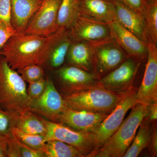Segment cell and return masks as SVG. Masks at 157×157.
Returning a JSON list of instances; mask_svg holds the SVG:
<instances>
[{
  "instance_id": "14",
  "label": "cell",
  "mask_w": 157,
  "mask_h": 157,
  "mask_svg": "<svg viewBox=\"0 0 157 157\" xmlns=\"http://www.w3.org/2000/svg\"><path fill=\"white\" fill-rule=\"evenodd\" d=\"M108 114L73 110L67 107L61 113L58 123L76 131L93 133Z\"/></svg>"
},
{
  "instance_id": "35",
  "label": "cell",
  "mask_w": 157,
  "mask_h": 157,
  "mask_svg": "<svg viewBox=\"0 0 157 157\" xmlns=\"http://www.w3.org/2000/svg\"><path fill=\"white\" fill-rule=\"evenodd\" d=\"M8 139L0 135V157H7Z\"/></svg>"
},
{
  "instance_id": "37",
  "label": "cell",
  "mask_w": 157,
  "mask_h": 157,
  "mask_svg": "<svg viewBox=\"0 0 157 157\" xmlns=\"http://www.w3.org/2000/svg\"><path fill=\"white\" fill-rule=\"evenodd\" d=\"M109 1H112V0H109Z\"/></svg>"
},
{
  "instance_id": "8",
  "label": "cell",
  "mask_w": 157,
  "mask_h": 157,
  "mask_svg": "<svg viewBox=\"0 0 157 157\" xmlns=\"http://www.w3.org/2000/svg\"><path fill=\"white\" fill-rule=\"evenodd\" d=\"M67 107L63 96L53 81L46 79L44 91L39 98L31 99L29 110L49 121L58 123L59 117Z\"/></svg>"
},
{
  "instance_id": "24",
  "label": "cell",
  "mask_w": 157,
  "mask_h": 157,
  "mask_svg": "<svg viewBox=\"0 0 157 157\" xmlns=\"http://www.w3.org/2000/svg\"><path fill=\"white\" fill-rule=\"evenodd\" d=\"M139 127L138 132L123 157L138 156L142 151L149 146L151 136L149 127L147 124L141 125V124Z\"/></svg>"
},
{
  "instance_id": "33",
  "label": "cell",
  "mask_w": 157,
  "mask_h": 157,
  "mask_svg": "<svg viewBox=\"0 0 157 157\" xmlns=\"http://www.w3.org/2000/svg\"><path fill=\"white\" fill-rule=\"evenodd\" d=\"M15 33L16 32L13 28L8 26L0 20V51L9 38Z\"/></svg>"
},
{
  "instance_id": "21",
  "label": "cell",
  "mask_w": 157,
  "mask_h": 157,
  "mask_svg": "<svg viewBox=\"0 0 157 157\" xmlns=\"http://www.w3.org/2000/svg\"><path fill=\"white\" fill-rule=\"evenodd\" d=\"M73 42L70 30H67L52 48L47 64L50 68L57 69L64 63L70 45Z\"/></svg>"
},
{
  "instance_id": "3",
  "label": "cell",
  "mask_w": 157,
  "mask_h": 157,
  "mask_svg": "<svg viewBox=\"0 0 157 157\" xmlns=\"http://www.w3.org/2000/svg\"><path fill=\"white\" fill-rule=\"evenodd\" d=\"M115 133L90 157H122L132 143L138 128L147 114V106L137 104L132 108Z\"/></svg>"
},
{
  "instance_id": "17",
  "label": "cell",
  "mask_w": 157,
  "mask_h": 157,
  "mask_svg": "<svg viewBox=\"0 0 157 157\" xmlns=\"http://www.w3.org/2000/svg\"><path fill=\"white\" fill-rule=\"evenodd\" d=\"M115 11V20L125 29L146 43L149 40L145 19L117 0H112Z\"/></svg>"
},
{
  "instance_id": "29",
  "label": "cell",
  "mask_w": 157,
  "mask_h": 157,
  "mask_svg": "<svg viewBox=\"0 0 157 157\" xmlns=\"http://www.w3.org/2000/svg\"><path fill=\"white\" fill-rule=\"evenodd\" d=\"M145 19L147 9L145 0H117Z\"/></svg>"
},
{
  "instance_id": "6",
  "label": "cell",
  "mask_w": 157,
  "mask_h": 157,
  "mask_svg": "<svg viewBox=\"0 0 157 157\" xmlns=\"http://www.w3.org/2000/svg\"><path fill=\"white\" fill-rule=\"evenodd\" d=\"M47 128V140H58L76 148L83 156L89 157L95 148V138L93 133L76 131L59 123L44 118Z\"/></svg>"
},
{
  "instance_id": "2",
  "label": "cell",
  "mask_w": 157,
  "mask_h": 157,
  "mask_svg": "<svg viewBox=\"0 0 157 157\" xmlns=\"http://www.w3.org/2000/svg\"><path fill=\"white\" fill-rule=\"evenodd\" d=\"M30 100L25 82L3 57H0V108L20 115L29 109Z\"/></svg>"
},
{
  "instance_id": "31",
  "label": "cell",
  "mask_w": 157,
  "mask_h": 157,
  "mask_svg": "<svg viewBox=\"0 0 157 157\" xmlns=\"http://www.w3.org/2000/svg\"><path fill=\"white\" fill-rule=\"evenodd\" d=\"M11 0H0V20L9 27L11 25Z\"/></svg>"
},
{
  "instance_id": "16",
  "label": "cell",
  "mask_w": 157,
  "mask_h": 157,
  "mask_svg": "<svg viewBox=\"0 0 157 157\" xmlns=\"http://www.w3.org/2000/svg\"><path fill=\"white\" fill-rule=\"evenodd\" d=\"M78 16L108 24L116 19L112 0H78Z\"/></svg>"
},
{
  "instance_id": "26",
  "label": "cell",
  "mask_w": 157,
  "mask_h": 157,
  "mask_svg": "<svg viewBox=\"0 0 157 157\" xmlns=\"http://www.w3.org/2000/svg\"><path fill=\"white\" fill-rule=\"evenodd\" d=\"M147 13L145 21L149 40L157 44V0H145Z\"/></svg>"
},
{
  "instance_id": "4",
  "label": "cell",
  "mask_w": 157,
  "mask_h": 157,
  "mask_svg": "<svg viewBox=\"0 0 157 157\" xmlns=\"http://www.w3.org/2000/svg\"><path fill=\"white\" fill-rule=\"evenodd\" d=\"M62 96L69 109L105 114L110 113L120 99L99 84Z\"/></svg>"
},
{
  "instance_id": "13",
  "label": "cell",
  "mask_w": 157,
  "mask_h": 157,
  "mask_svg": "<svg viewBox=\"0 0 157 157\" xmlns=\"http://www.w3.org/2000/svg\"><path fill=\"white\" fill-rule=\"evenodd\" d=\"M110 35L128 58L140 62L147 57V44L114 20L108 24Z\"/></svg>"
},
{
  "instance_id": "7",
  "label": "cell",
  "mask_w": 157,
  "mask_h": 157,
  "mask_svg": "<svg viewBox=\"0 0 157 157\" xmlns=\"http://www.w3.org/2000/svg\"><path fill=\"white\" fill-rule=\"evenodd\" d=\"M94 72L99 76L109 73L128 57L112 37L92 43Z\"/></svg>"
},
{
  "instance_id": "25",
  "label": "cell",
  "mask_w": 157,
  "mask_h": 157,
  "mask_svg": "<svg viewBox=\"0 0 157 157\" xmlns=\"http://www.w3.org/2000/svg\"><path fill=\"white\" fill-rule=\"evenodd\" d=\"M14 137L21 143L36 150L43 152L48 140L44 135H32L24 132L14 127L12 130Z\"/></svg>"
},
{
  "instance_id": "15",
  "label": "cell",
  "mask_w": 157,
  "mask_h": 157,
  "mask_svg": "<svg viewBox=\"0 0 157 157\" xmlns=\"http://www.w3.org/2000/svg\"><path fill=\"white\" fill-rule=\"evenodd\" d=\"M70 32L74 42L93 43L112 37L108 24L92 21L79 16Z\"/></svg>"
},
{
  "instance_id": "30",
  "label": "cell",
  "mask_w": 157,
  "mask_h": 157,
  "mask_svg": "<svg viewBox=\"0 0 157 157\" xmlns=\"http://www.w3.org/2000/svg\"><path fill=\"white\" fill-rule=\"evenodd\" d=\"M46 81V79L43 78L29 83L27 92L31 99H36L41 95L45 90Z\"/></svg>"
},
{
  "instance_id": "34",
  "label": "cell",
  "mask_w": 157,
  "mask_h": 157,
  "mask_svg": "<svg viewBox=\"0 0 157 157\" xmlns=\"http://www.w3.org/2000/svg\"><path fill=\"white\" fill-rule=\"evenodd\" d=\"M150 150L152 156L156 157L157 155V133L155 130L151 136L150 141Z\"/></svg>"
},
{
  "instance_id": "18",
  "label": "cell",
  "mask_w": 157,
  "mask_h": 157,
  "mask_svg": "<svg viewBox=\"0 0 157 157\" xmlns=\"http://www.w3.org/2000/svg\"><path fill=\"white\" fill-rule=\"evenodd\" d=\"M42 0H11V26L18 33H24L39 10Z\"/></svg>"
},
{
  "instance_id": "9",
  "label": "cell",
  "mask_w": 157,
  "mask_h": 157,
  "mask_svg": "<svg viewBox=\"0 0 157 157\" xmlns=\"http://www.w3.org/2000/svg\"><path fill=\"white\" fill-rule=\"evenodd\" d=\"M62 0H42L25 33L48 37L59 29L58 15Z\"/></svg>"
},
{
  "instance_id": "5",
  "label": "cell",
  "mask_w": 157,
  "mask_h": 157,
  "mask_svg": "<svg viewBox=\"0 0 157 157\" xmlns=\"http://www.w3.org/2000/svg\"><path fill=\"white\" fill-rule=\"evenodd\" d=\"M137 104L135 91L127 93L120 99L114 109L93 133L95 138V148L89 157H90L107 142L120 126L127 112Z\"/></svg>"
},
{
  "instance_id": "27",
  "label": "cell",
  "mask_w": 157,
  "mask_h": 157,
  "mask_svg": "<svg viewBox=\"0 0 157 157\" xmlns=\"http://www.w3.org/2000/svg\"><path fill=\"white\" fill-rule=\"evenodd\" d=\"M19 114L3 110L0 108V135L8 140L14 137L12 130L16 127Z\"/></svg>"
},
{
  "instance_id": "19",
  "label": "cell",
  "mask_w": 157,
  "mask_h": 157,
  "mask_svg": "<svg viewBox=\"0 0 157 157\" xmlns=\"http://www.w3.org/2000/svg\"><path fill=\"white\" fill-rule=\"evenodd\" d=\"M92 47V43L72 42L66 57L69 65L94 72Z\"/></svg>"
},
{
  "instance_id": "23",
  "label": "cell",
  "mask_w": 157,
  "mask_h": 157,
  "mask_svg": "<svg viewBox=\"0 0 157 157\" xmlns=\"http://www.w3.org/2000/svg\"><path fill=\"white\" fill-rule=\"evenodd\" d=\"M43 152L46 157H84L73 146L58 140H47Z\"/></svg>"
},
{
  "instance_id": "20",
  "label": "cell",
  "mask_w": 157,
  "mask_h": 157,
  "mask_svg": "<svg viewBox=\"0 0 157 157\" xmlns=\"http://www.w3.org/2000/svg\"><path fill=\"white\" fill-rule=\"evenodd\" d=\"M16 128L27 134L44 135L47 133V128L44 118L27 109L19 115Z\"/></svg>"
},
{
  "instance_id": "1",
  "label": "cell",
  "mask_w": 157,
  "mask_h": 157,
  "mask_svg": "<svg viewBox=\"0 0 157 157\" xmlns=\"http://www.w3.org/2000/svg\"><path fill=\"white\" fill-rule=\"evenodd\" d=\"M67 30L59 29L48 37L15 33L0 51V56L12 69L46 64L52 48Z\"/></svg>"
},
{
  "instance_id": "28",
  "label": "cell",
  "mask_w": 157,
  "mask_h": 157,
  "mask_svg": "<svg viewBox=\"0 0 157 157\" xmlns=\"http://www.w3.org/2000/svg\"><path fill=\"white\" fill-rule=\"evenodd\" d=\"M25 81L31 83L44 78V70L42 66L31 65L17 70Z\"/></svg>"
},
{
  "instance_id": "12",
  "label": "cell",
  "mask_w": 157,
  "mask_h": 157,
  "mask_svg": "<svg viewBox=\"0 0 157 157\" xmlns=\"http://www.w3.org/2000/svg\"><path fill=\"white\" fill-rule=\"evenodd\" d=\"M139 65L140 62L128 58L100 78L98 84L114 94H124L131 87Z\"/></svg>"
},
{
  "instance_id": "32",
  "label": "cell",
  "mask_w": 157,
  "mask_h": 157,
  "mask_svg": "<svg viewBox=\"0 0 157 157\" xmlns=\"http://www.w3.org/2000/svg\"><path fill=\"white\" fill-rule=\"evenodd\" d=\"M17 142L21 157H46L43 152L31 148L17 140Z\"/></svg>"
},
{
  "instance_id": "10",
  "label": "cell",
  "mask_w": 157,
  "mask_h": 157,
  "mask_svg": "<svg viewBox=\"0 0 157 157\" xmlns=\"http://www.w3.org/2000/svg\"><path fill=\"white\" fill-rule=\"evenodd\" d=\"M157 44L151 40L147 43V60L143 80L136 92L137 104L146 106L157 103Z\"/></svg>"
},
{
  "instance_id": "36",
  "label": "cell",
  "mask_w": 157,
  "mask_h": 157,
  "mask_svg": "<svg viewBox=\"0 0 157 157\" xmlns=\"http://www.w3.org/2000/svg\"><path fill=\"white\" fill-rule=\"evenodd\" d=\"M150 121H155L157 119V103L147 106V114Z\"/></svg>"
},
{
  "instance_id": "11",
  "label": "cell",
  "mask_w": 157,
  "mask_h": 157,
  "mask_svg": "<svg viewBox=\"0 0 157 157\" xmlns=\"http://www.w3.org/2000/svg\"><path fill=\"white\" fill-rule=\"evenodd\" d=\"M56 75L63 95L97 85L101 78L94 72H88L70 65L59 68Z\"/></svg>"
},
{
  "instance_id": "22",
  "label": "cell",
  "mask_w": 157,
  "mask_h": 157,
  "mask_svg": "<svg viewBox=\"0 0 157 157\" xmlns=\"http://www.w3.org/2000/svg\"><path fill=\"white\" fill-rule=\"evenodd\" d=\"M78 16V0H62L58 15L59 29L70 30Z\"/></svg>"
}]
</instances>
